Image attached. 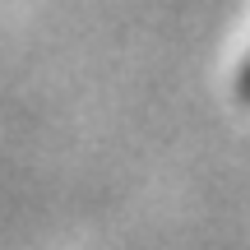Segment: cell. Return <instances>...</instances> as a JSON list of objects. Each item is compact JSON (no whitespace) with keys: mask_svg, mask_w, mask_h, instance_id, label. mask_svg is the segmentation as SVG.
<instances>
[{"mask_svg":"<svg viewBox=\"0 0 250 250\" xmlns=\"http://www.w3.org/2000/svg\"><path fill=\"white\" fill-rule=\"evenodd\" d=\"M236 98L250 102V56H246V65H241V79H236Z\"/></svg>","mask_w":250,"mask_h":250,"instance_id":"cell-1","label":"cell"}]
</instances>
